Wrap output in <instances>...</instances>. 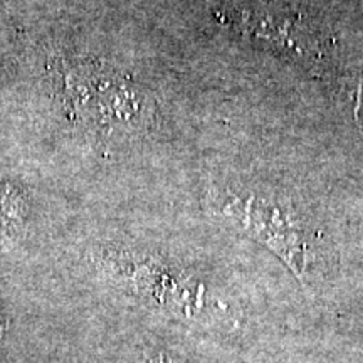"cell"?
<instances>
[{"label": "cell", "instance_id": "cell-1", "mask_svg": "<svg viewBox=\"0 0 363 363\" xmlns=\"http://www.w3.org/2000/svg\"><path fill=\"white\" fill-rule=\"evenodd\" d=\"M238 217L251 230L254 239L266 244L276 252L296 274L301 276L305 269V244L296 222L279 206L251 199L247 202H238Z\"/></svg>", "mask_w": 363, "mask_h": 363}, {"label": "cell", "instance_id": "cell-2", "mask_svg": "<svg viewBox=\"0 0 363 363\" xmlns=\"http://www.w3.org/2000/svg\"><path fill=\"white\" fill-rule=\"evenodd\" d=\"M252 27L257 38L271 39L283 44L284 48H296L299 52H320L321 45L316 40L318 34L305 26L296 24L293 19H276L271 16L254 17Z\"/></svg>", "mask_w": 363, "mask_h": 363}]
</instances>
